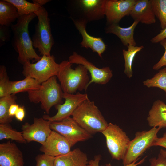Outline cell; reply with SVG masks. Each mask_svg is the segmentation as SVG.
<instances>
[{
    "label": "cell",
    "mask_w": 166,
    "mask_h": 166,
    "mask_svg": "<svg viewBox=\"0 0 166 166\" xmlns=\"http://www.w3.org/2000/svg\"><path fill=\"white\" fill-rule=\"evenodd\" d=\"M72 20L82 37V40L81 43V46L86 48H90L101 58L102 54L106 49V45L102 38L93 37L87 33L86 26L87 21L85 19L83 18L78 20L72 19Z\"/></svg>",
    "instance_id": "cell-16"
},
{
    "label": "cell",
    "mask_w": 166,
    "mask_h": 166,
    "mask_svg": "<svg viewBox=\"0 0 166 166\" xmlns=\"http://www.w3.org/2000/svg\"><path fill=\"white\" fill-rule=\"evenodd\" d=\"M129 15L134 21L143 24L149 25L155 23L156 22L151 0H137Z\"/></svg>",
    "instance_id": "cell-17"
},
{
    "label": "cell",
    "mask_w": 166,
    "mask_h": 166,
    "mask_svg": "<svg viewBox=\"0 0 166 166\" xmlns=\"http://www.w3.org/2000/svg\"><path fill=\"white\" fill-rule=\"evenodd\" d=\"M165 39H166V27L162 29L159 34L152 38L150 41L152 43H156L160 42Z\"/></svg>",
    "instance_id": "cell-35"
},
{
    "label": "cell",
    "mask_w": 166,
    "mask_h": 166,
    "mask_svg": "<svg viewBox=\"0 0 166 166\" xmlns=\"http://www.w3.org/2000/svg\"><path fill=\"white\" fill-rule=\"evenodd\" d=\"M41 84L36 80L30 77H26L20 81H11L8 94H16L20 92H28L38 88Z\"/></svg>",
    "instance_id": "cell-23"
},
{
    "label": "cell",
    "mask_w": 166,
    "mask_h": 166,
    "mask_svg": "<svg viewBox=\"0 0 166 166\" xmlns=\"http://www.w3.org/2000/svg\"><path fill=\"white\" fill-rule=\"evenodd\" d=\"M69 61L59 64L57 75L64 93L74 94L77 91L86 90L90 79L88 71L83 65H78L74 69Z\"/></svg>",
    "instance_id": "cell-2"
},
{
    "label": "cell",
    "mask_w": 166,
    "mask_h": 166,
    "mask_svg": "<svg viewBox=\"0 0 166 166\" xmlns=\"http://www.w3.org/2000/svg\"><path fill=\"white\" fill-rule=\"evenodd\" d=\"M159 146L166 148V132L164 133L162 137H157L153 143L152 146Z\"/></svg>",
    "instance_id": "cell-36"
},
{
    "label": "cell",
    "mask_w": 166,
    "mask_h": 166,
    "mask_svg": "<svg viewBox=\"0 0 166 166\" xmlns=\"http://www.w3.org/2000/svg\"><path fill=\"white\" fill-rule=\"evenodd\" d=\"M11 81L9 80L6 67L0 66V98L9 95Z\"/></svg>",
    "instance_id": "cell-30"
},
{
    "label": "cell",
    "mask_w": 166,
    "mask_h": 166,
    "mask_svg": "<svg viewBox=\"0 0 166 166\" xmlns=\"http://www.w3.org/2000/svg\"><path fill=\"white\" fill-rule=\"evenodd\" d=\"M27 92L30 101L35 104L40 103L41 108L47 114L53 106L63 103L64 93L56 76L42 83L38 88Z\"/></svg>",
    "instance_id": "cell-4"
},
{
    "label": "cell",
    "mask_w": 166,
    "mask_h": 166,
    "mask_svg": "<svg viewBox=\"0 0 166 166\" xmlns=\"http://www.w3.org/2000/svg\"><path fill=\"white\" fill-rule=\"evenodd\" d=\"M71 147L64 137L52 130L39 150L44 154L55 157L68 153L71 151Z\"/></svg>",
    "instance_id": "cell-14"
},
{
    "label": "cell",
    "mask_w": 166,
    "mask_h": 166,
    "mask_svg": "<svg viewBox=\"0 0 166 166\" xmlns=\"http://www.w3.org/2000/svg\"><path fill=\"white\" fill-rule=\"evenodd\" d=\"M19 107L16 103L11 105L9 110V114L10 117H13L15 116Z\"/></svg>",
    "instance_id": "cell-38"
},
{
    "label": "cell",
    "mask_w": 166,
    "mask_h": 166,
    "mask_svg": "<svg viewBox=\"0 0 166 166\" xmlns=\"http://www.w3.org/2000/svg\"><path fill=\"white\" fill-rule=\"evenodd\" d=\"M143 85L148 88L157 87L164 91L166 96V67L160 70L150 79L143 82Z\"/></svg>",
    "instance_id": "cell-27"
},
{
    "label": "cell",
    "mask_w": 166,
    "mask_h": 166,
    "mask_svg": "<svg viewBox=\"0 0 166 166\" xmlns=\"http://www.w3.org/2000/svg\"><path fill=\"white\" fill-rule=\"evenodd\" d=\"M139 22L134 21L130 26L125 28L120 26L118 24H109L106 28L105 32L107 33L113 34L117 36L124 46L127 47L129 45L136 46L134 32Z\"/></svg>",
    "instance_id": "cell-20"
},
{
    "label": "cell",
    "mask_w": 166,
    "mask_h": 166,
    "mask_svg": "<svg viewBox=\"0 0 166 166\" xmlns=\"http://www.w3.org/2000/svg\"><path fill=\"white\" fill-rule=\"evenodd\" d=\"M160 43L165 49V52L159 61L153 67V69L154 70H158L161 67L166 66V39L161 41Z\"/></svg>",
    "instance_id": "cell-33"
},
{
    "label": "cell",
    "mask_w": 166,
    "mask_h": 166,
    "mask_svg": "<svg viewBox=\"0 0 166 166\" xmlns=\"http://www.w3.org/2000/svg\"><path fill=\"white\" fill-rule=\"evenodd\" d=\"M101 156L100 155L95 156L93 160H91L88 161V164L92 166H99V163L101 160Z\"/></svg>",
    "instance_id": "cell-39"
},
{
    "label": "cell",
    "mask_w": 166,
    "mask_h": 166,
    "mask_svg": "<svg viewBox=\"0 0 166 166\" xmlns=\"http://www.w3.org/2000/svg\"><path fill=\"white\" fill-rule=\"evenodd\" d=\"M10 27L0 25V46H1L9 41L11 34Z\"/></svg>",
    "instance_id": "cell-32"
},
{
    "label": "cell",
    "mask_w": 166,
    "mask_h": 166,
    "mask_svg": "<svg viewBox=\"0 0 166 166\" xmlns=\"http://www.w3.org/2000/svg\"><path fill=\"white\" fill-rule=\"evenodd\" d=\"M69 62L73 64L81 65L84 66L90 74L91 78L88 87L92 83L105 85L108 83L113 76L112 70L109 67L99 68L85 58L74 52L69 58Z\"/></svg>",
    "instance_id": "cell-12"
},
{
    "label": "cell",
    "mask_w": 166,
    "mask_h": 166,
    "mask_svg": "<svg viewBox=\"0 0 166 166\" xmlns=\"http://www.w3.org/2000/svg\"><path fill=\"white\" fill-rule=\"evenodd\" d=\"M54 157L44 153L38 154L35 158V166H53Z\"/></svg>",
    "instance_id": "cell-31"
},
{
    "label": "cell",
    "mask_w": 166,
    "mask_h": 166,
    "mask_svg": "<svg viewBox=\"0 0 166 166\" xmlns=\"http://www.w3.org/2000/svg\"><path fill=\"white\" fill-rule=\"evenodd\" d=\"M101 133L105 138L107 147L112 158L122 160L131 140L126 132L118 126L110 123Z\"/></svg>",
    "instance_id": "cell-8"
},
{
    "label": "cell",
    "mask_w": 166,
    "mask_h": 166,
    "mask_svg": "<svg viewBox=\"0 0 166 166\" xmlns=\"http://www.w3.org/2000/svg\"><path fill=\"white\" fill-rule=\"evenodd\" d=\"M86 166H92L91 165L89 164L87 165Z\"/></svg>",
    "instance_id": "cell-43"
},
{
    "label": "cell",
    "mask_w": 166,
    "mask_h": 166,
    "mask_svg": "<svg viewBox=\"0 0 166 166\" xmlns=\"http://www.w3.org/2000/svg\"><path fill=\"white\" fill-rule=\"evenodd\" d=\"M6 0L15 6L20 16L34 13L41 7L39 5L30 2L25 0Z\"/></svg>",
    "instance_id": "cell-28"
},
{
    "label": "cell",
    "mask_w": 166,
    "mask_h": 166,
    "mask_svg": "<svg viewBox=\"0 0 166 166\" xmlns=\"http://www.w3.org/2000/svg\"><path fill=\"white\" fill-rule=\"evenodd\" d=\"M105 0H80L79 5L85 17V19L92 21L102 18L105 15Z\"/></svg>",
    "instance_id": "cell-18"
},
{
    "label": "cell",
    "mask_w": 166,
    "mask_h": 166,
    "mask_svg": "<svg viewBox=\"0 0 166 166\" xmlns=\"http://www.w3.org/2000/svg\"><path fill=\"white\" fill-rule=\"evenodd\" d=\"M147 156H146L141 160L140 161L136 162L140 159V157L138 158L135 161H134L132 163L126 165L124 166H137L139 165H140L144 162L146 158H147ZM105 166H113L111 165L110 163H109L105 164Z\"/></svg>",
    "instance_id": "cell-40"
},
{
    "label": "cell",
    "mask_w": 166,
    "mask_h": 166,
    "mask_svg": "<svg viewBox=\"0 0 166 166\" xmlns=\"http://www.w3.org/2000/svg\"><path fill=\"white\" fill-rule=\"evenodd\" d=\"M147 120L150 127L166 128V104L160 100L155 101Z\"/></svg>",
    "instance_id": "cell-21"
},
{
    "label": "cell",
    "mask_w": 166,
    "mask_h": 166,
    "mask_svg": "<svg viewBox=\"0 0 166 166\" xmlns=\"http://www.w3.org/2000/svg\"><path fill=\"white\" fill-rule=\"evenodd\" d=\"M137 0H105V15L108 25L118 24L125 16L129 15Z\"/></svg>",
    "instance_id": "cell-13"
},
{
    "label": "cell",
    "mask_w": 166,
    "mask_h": 166,
    "mask_svg": "<svg viewBox=\"0 0 166 166\" xmlns=\"http://www.w3.org/2000/svg\"><path fill=\"white\" fill-rule=\"evenodd\" d=\"M34 13L38 17V22L35 25V33L32 38L33 47L37 49L42 56H49L54 40L48 12L42 6Z\"/></svg>",
    "instance_id": "cell-5"
},
{
    "label": "cell",
    "mask_w": 166,
    "mask_h": 166,
    "mask_svg": "<svg viewBox=\"0 0 166 166\" xmlns=\"http://www.w3.org/2000/svg\"><path fill=\"white\" fill-rule=\"evenodd\" d=\"M160 153L166 156V150L161 149L160 151Z\"/></svg>",
    "instance_id": "cell-42"
},
{
    "label": "cell",
    "mask_w": 166,
    "mask_h": 166,
    "mask_svg": "<svg viewBox=\"0 0 166 166\" xmlns=\"http://www.w3.org/2000/svg\"><path fill=\"white\" fill-rule=\"evenodd\" d=\"M10 139L20 143L26 144V141L22 132L12 128L9 124H0V140Z\"/></svg>",
    "instance_id": "cell-26"
},
{
    "label": "cell",
    "mask_w": 166,
    "mask_h": 166,
    "mask_svg": "<svg viewBox=\"0 0 166 166\" xmlns=\"http://www.w3.org/2000/svg\"><path fill=\"white\" fill-rule=\"evenodd\" d=\"M23 65V75L35 79L41 84L57 76L59 68V64L56 62L53 55H43L35 63L26 61Z\"/></svg>",
    "instance_id": "cell-7"
},
{
    "label": "cell",
    "mask_w": 166,
    "mask_h": 166,
    "mask_svg": "<svg viewBox=\"0 0 166 166\" xmlns=\"http://www.w3.org/2000/svg\"><path fill=\"white\" fill-rule=\"evenodd\" d=\"M36 16L35 13L20 16L16 23L10 26L13 34L12 44L18 54V61L22 65L33 59L38 61L42 57L34 49L28 30L29 23Z\"/></svg>",
    "instance_id": "cell-1"
},
{
    "label": "cell",
    "mask_w": 166,
    "mask_h": 166,
    "mask_svg": "<svg viewBox=\"0 0 166 166\" xmlns=\"http://www.w3.org/2000/svg\"><path fill=\"white\" fill-rule=\"evenodd\" d=\"M50 126L52 130L64 137L72 147L78 142L85 141L92 137V134L81 127L71 117L50 122Z\"/></svg>",
    "instance_id": "cell-9"
},
{
    "label": "cell",
    "mask_w": 166,
    "mask_h": 166,
    "mask_svg": "<svg viewBox=\"0 0 166 166\" xmlns=\"http://www.w3.org/2000/svg\"><path fill=\"white\" fill-rule=\"evenodd\" d=\"M154 14L159 20L162 29L166 27V0H151Z\"/></svg>",
    "instance_id": "cell-29"
},
{
    "label": "cell",
    "mask_w": 166,
    "mask_h": 166,
    "mask_svg": "<svg viewBox=\"0 0 166 166\" xmlns=\"http://www.w3.org/2000/svg\"><path fill=\"white\" fill-rule=\"evenodd\" d=\"M22 153L10 141L0 144V166H24Z\"/></svg>",
    "instance_id": "cell-15"
},
{
    "label": "cell",
    "mask_w": 166,
    "mask_h": 166,
    "mask_svg": "<svg viewBox=\"0 0 166 166\" xmlns=\"http://www.w3.org/2000/svg\"><path fill=\"white\" fill-rule=\"evenodd\" d=\"M50 124V121L43 117L34 118L33 124L26 122L22 125L23 136L27 143L35 141L42 145L52 131Z\"/></svg>",
    "instance_id": "cell-11"
},
{
    "label": "cell",
    "mask_w": 166,
    "mask_h": 166,
    "mask_svg": "<svg viewBox=\"0 0 166 166\" xmlns=\"http://www.w3.org/2000/svg\"><path fill=\"white\" fill-rule=\"evenodd\" d=\"M161 128L152 127L149 130L137 132L135 137L130 140L126 151L122 159L124 165L136 160L152 145L157 137V134Z\"/></svg>",
    "instance_id": "cell-6"
},
{
    "label": "cell",
    "mask_w": 166,
    "mask_h": 166,
    "mask_svg": "<svg viewBox=\"0 0 166 166\" xmlns=\"http://www.w3.org/2000/svg\"><path fill=\"white\" fill-rule=\"evenodd\" d=\"M14 94L9 95L0 98V123L9 124L13 117L9 114V110L11 105L16 103L17 97Z\"/></svg>",
    "instance_id": "cell-24"
},
{
    "label": "cell",
    "mask_w": 166,
    "mask_h": 166,
    "mask_svg": "<svg viewBox=\"0 0 166 166\" xmlns=\"http://www.w3.org/2000/svg\"><path fill=\"white\" fill-rule=\"evenodd\" d=\"M25 110L23 106L19 107L15 117L18 120L22 121L25 117Z\"/></svg>",
    "instance_id": "cell-37"
},
{
    "label": "cell",
    "mask_w": 166,
    "mask_h": 166,
    "mask_svg": "<svg viewBox=\"0 0 166 166\" xmlns=\"http://www.w3.org/2000/svg\"><path fill=\"white\" fill-rule=\"evenodd\" d=\"M128 49L123 50V55L124 60V72L129 78L133 75L132 65L134 58L136 54L144 48L143 46H137L129 45Z\"/></svg>",
    "instance_id": "cell-25"
},
{
    "label": "cell",
    "mask_w": 166,
    "mask_h": 166,
    "mask_svg": "<svg viewBox=\"0 0 166 166\" xmlns=\"http://www.w3.org/2000/svg\"><path fill=\"white\" fill-rule=\"evenodd\" d=\"M20 17L15 6L6 0L0 1V24L11 26Z\"/></svg>",
    "instance_id": "cell-22"
},
{
    "label": "cell",
    "mask_w": 166,
    "mask_h": 166,
    "mask_svg": "<svg viewBox=\"0 0 166 166\" xmlns=\"http://www.w3.org/2000/svg\"><path fill=\"white\" fill-rule=\"evenodd\" d=\"M32 1L33 3L42 7L43 5L51 1L49 0H33Z\"/></svg>",
    "instance_id": "cell-41"
},
{
    "label": "cell",
    "mask_w": 166,
    "mask_h": 166,
    "mask_svg": "<svg viewBox=\"0 0 166 166\" xmlns=\"http://www.w3.org/2000/svg\"><path fill=\"white\" fill-rule=\"evenodd\" d=\"M71 117L81 127L91 134L101 132L109 124L94 102L89 98L77 107Z\"/></svg>",
    "instance_id": "cell-3"
},
{
    "label": "cell",
    "mask_w": 166,
    "mask_h": 166,
    "mask_svg": "<svg viewBox=\"0 0 166 166\" xmlns=\"http://www.w3.org/2000/svg\"><path fill=\"white\" fill-rule=\"evenodd\" d=\"M63 98L65 100L64 103L54 106L57 110L55 115L52 117L45 115L42 117L50 122H52L61 121L70 117L77 107L89 98L87 94L78 92L74 94L64 93Z\"/></svg>",
    "instance_id": "cell-10"
},
{
    "label": "cell",
    "mask_w": 166,
    "mask_h": 166,
    "mask_svg": "<svg viewBox=\"0 0 166 166\" xmlns=\"http://www.w3.org/2000/svg\"></svg>",
    "instance_id": "cell-44"
},
{
    "label": "cell",
    "mask_w": 166,
    "mask_h": 166,
    "mask_svg": "<svg viewBox=\"0 0 166 166\" xmlns=\"http://www.w3.org/2000/svg\"><path fill=\"white\" fill-rule=\"evenodd\" d=\"M86 154L77 148L66 154L54 157L53 166H86Z\"/></svg>",
    "instance_id": "cell-19"
},
{
    "label": "cell",
    "mask_w": 166,
    "mask_h": 166,
    "mask_svg": "<svg viewBox=\"0 0 166 166\" xmlns=\"http://www.w3.org/2000/svg\"><path fill=\"white\" fill-rule=\"evenodd\" d=\"M149 166H166V156L159 153L157 158L153 157L149 160Z\"/></svg>",
    "instance_id": "cell-34"
}]
</instances>
